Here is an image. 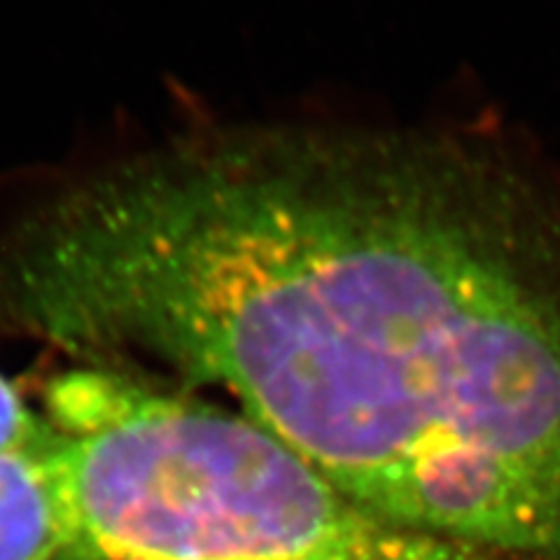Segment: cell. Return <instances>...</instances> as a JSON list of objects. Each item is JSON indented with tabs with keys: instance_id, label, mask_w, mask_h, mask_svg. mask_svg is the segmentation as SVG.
<instances>
[{
	"instance_id": "cell-1",
	"label": "cell",
	"mask_w": 560,
	"mask_h": 560,
	"mask_svg": "<svg viewBox=\"0 0 560 560\" xmlns=\"http://www.w3.org/2000/svg\"><path fill=\"white\" fill-rule=\"evenodd\" d=\"M0 327L143 348L397 528L560 560V183L486 143L187 138L16 226Z\"/></svg>"
},
{
	"instance_id": "cell-2",
	"label": "cell",
	"mask_w": 560,
	"mask_h": 560,
	"mask_svg": "<svg viewBox=\"0 0 560 560\" xmlns=\"http://www.w3.org/2000/svg\"><path fill=\"white\" fill-rule=\"evenodd\" d=\"M70 560H493L401 530L245 413L115 370L51 381Z\"/></svg>"
},
{
	"instance_id": "cell-3",
	"label": "cell",
	"mask_w": 560,
	"mask_h": 560,
	"mask_svg": "<svg viewBox=\"0 0 560 560\" xmlns=\"http://www.w3.org/2000/svg\"><path fill=\"white\" fill-rule=\"evenodd\" d=\"M73 541L57 440L0 455V560H70Z\"/></svg>"
},
{
	"instance_id": "cell-4",
	"label": "cell",
	"mask_w": 560,
	"mask_h": 560,
	"mask_svg": "<svg viewBox=\"0 0 560 560\" xmlns=\"http://www.w3.org/2000/svg\"><path fill=\"white\" fill-rule=\"evenodd\" d=\"M55 440L57 430L47 416L35 413L20 388L0 374V455L45 448Z\"/></svg>"
}]
</instances>
